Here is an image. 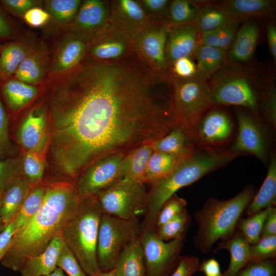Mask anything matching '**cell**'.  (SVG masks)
I'll use <instances>...</instances> for the list:
<instances>
[{
  "label": "cell",
  "instance_id": "5b68a950",
  "mask_svg": "<svg viewBox=\"0 0 276 276\" xmlns=\"http://www.w3.org/2000/svg\"><path fill=\"white\" fill-rule=\"evenodd\" d=\"M103 214L95 195L83 198L77 214L61 233L64 243L88 276H96L101 272L97 245Z\"/></svg>",
  "mask_w": 276,
  "mask_h": 276
},
{
  "label": "cell",
  "instance_id": "4316f807",
  "mask_svg": "<svg viewBox=\"0 0 276 276\" xmlns=\"http://www.w3.org/2000/svg\"><path fill=\"white\" fill-rule=\"evenodd\" d=\"M36 185L22 175L6 191L0 209L1 217L5 226L13 220L28 193Z\"/></svg>",
  "mask_w": 276,
  "mask_h": 276
},
{
  "label": "cell",
  "instance_id": "83f0119b",
  "mask_svg": "<svg viewBox=\"0 0 276 276\" xmlns=\"http://www.w3.org/2000/svg\"><path fill=\"white\" fill-rule=\"evenodd\" d=\"M192 138L183 128L177 126L164 137L151 143L153 151H160L180 157H187L194 152Z\"/></svg>",
  "mask_w": 276,
  "mask_h": 276
},
{
  "label": "cell",
  "instance_id": "c3c4849f",
  "mask_svg": "<svg viewBox=\"0 0 276 276\" xmlns=\"http://www.w3.org/2000/svg\"><path fill=\"white\" fill-rule=\"evenodd\" d=\"M57 266L62 269L68 276H87L65 243L59 255Z\"/></svg>",
  "mask_w": 276,
  "mask_h": 276
},
{
  "label": "cell",
  "instance_id": "60d3db41",
  "mask_svg": "<svg viewBox=\"0 0 276 276\" xmlns=\"http://www.w3.org/2000/svg\"><path fill=\"white\" fill-rule=\"evenodd\" d=\"M198 12V7L193 2L187 0L170 1L167 16L172 24L192 23Z\"/></svg>",
  "mask_w": 276,
  "mask_h": 276
},
{
  "label": "cell",
  "instance_id": "e7e4bbea",
  "mask_svg": "<svg viewBox=\"0 0 276 276\" xmlns=\"http://www.w3.org/2000/svg\"><path fill=\"white\" fill-rule=\"evenodd\" d=\"M2 198H0V209H1V202H2ZM5 226H6L4 225V224L2 222V220L1 217V215H0V232L5 227Z\"/></svg>",
  "mask_w": 276,
  "mask_h": 276
},
{
  "label": "cell",
  "instance_id": "816d5d0a",
  "mask_svg": "<svg viewBox=\"0 0 276 276\" xmlns=\"http://www.w3.org/2000/svg\"><path fill=\"white\" fill-rule=\"evenodd\" d=\"M263 107L264 113L268 122L273 126L276 123V93L272 84L267 86L263 98Z\"/></svg>",
  "mask_w": 276,
  "mask_h": 276
},
{
  "label": "cell",
  "instance_id": "94428289",
  "mask_svg": "<svg viewBox=\"0 0 276 276\" xmlns=\"http://www.w3.org/2000/svg\"><path fill=\"white\" fill-rule=\"evenodd\" d=\"M13 34V28L10 22L0 10V38H9Z\"/></svg>",
  "mask_w": 276,
  "mask_h": 276
},
{
  "label": "cell",
  "instance_id": "e575fe53",
  "mask_svg": "<svg viewBox=\"0 0 276 276\" xmlns=\"http://www.w3.org/2000/svg\"><path fill=\"white\" fill-rule=\"evenodd\" d=\"M31 52L22 43L6 45L0 54V77L7 79L14 75L20 63Z\"/></svg>",
  "mask_w": 276,
  "mask_h": 276
},
{
  "label": "cell",
  "instance_id": "d4e9b609",
  "mask_svg": "<svg viewBox=\"0 0 276 276\" xmlns=\"http://www.w3.org/2000/svg\"><path fill=\"white\" fill-rule=\"evenodd\" d=\"M150 144L141 145L125 155L119 181L144 183L148 163L153 152Z\"/></svg>",
  "mask_w": 276,
  "mask_h": 276
},
{
  "label": "cell",
  "instance_id": "30bf717a",
  "mask_svg": "<svg viewBox=\"0 0 276 276\" xmlns=\"http://www.w3.org/2000/svg\"><path fill=\"white\" fill-rule=\"evenodd\" d=\"M185 237L164 241L154 229H143L140 239L144 255L145 276H170L178 263Z\"/></svg>",
  "mask_w": 276,
  "mask_h": 276
},
{
  "label": "cell",
  "instance_id": "4dcf8cb0",
  "mask_svg": "<svg viewBox=\"0 0 276 276\" xmlns=\"http://www.w3.org/2000/svg\"><path fill=\"white\" fill-rule=\"evenodd\" d=\"M197 60V75L208 78L218 71L226 60V51L199 44L194 54Z\"/></svg>",
  "mask_w": 276,
  "mask_h": 276
},
{
  "label": "cell",
  "instance_id": "3957f363",
  "mask_svg": "<svg viewBox=\"0 0 276 276\" xmlns=\"http://www.w3.org/2000/svg\"><path fill=\"white\" fill-rule=\"evenodd\" d=\"M240 154L231 151H194L171 172L149 183L144 228L155 229L157 216L163 205L178 190L192 184Z\"/></svg>",
  "mask_w": 276,
  "mask_h": 276
},
{
  "label": "cell",
  "instance_id": "cb8c5ba5",
  "mask_svg": "<svg viewBox=\"0 0 276 276\" xmlns=\"http://www.w3.org/2000/svg\"><path fill=\"white\" fill-rule=\"evenodd\" d=\"M140 236L122 251L113 269L116 276H145L144 255Z\"/></svg>",
  "mask_w": 276,
  "mask_h": 276
},
{
  "label": "cell",
  "instance_id": "7a4b0ae2",
  "mask_svg": "<svg viewBox=\"0 0 276 276\" xmlns=\"http://www.w3.org/2000/svg\"><path fill=\"white\" fill-rule=\"evenodd\" d=\"M42 204L37 213L14 234L0 261L5 267L19 271L28 259L43 251L77 214L81 199L75 181L45 183Z\"/></svg>",
  "mask_w": 276,
  "mask_h": 276
},
{
  "label": "cell",
  "instance_id": "8fae6325",
  "mask_svg": "<svg viewBox=\"0 0 276 276\" xmlns=\"http://www.w3.org/2000/svg\"><path fill=\"white\" fill-rule=\"evenodd\" d=\"M125 154L110 155L85 168L75 180L80 199L94 195L120 180L122 162Z\"/></svg>",
  "mask_w": 276,
  "mask_h": 276
},
{
  "label": "cell",
  "instance_id": "7bdbcfd3",
  "mask_svg": "<svg viewBox=\"0 0 276 276\" xmlns=\"http://www.w3.org/2000/svg\"><path fill=\"white\" fill-rule=\"evenodd\" d=\"M44 169V163L40 154L27 151L22 156V175L32 184L36 185L42 182Z\"/></svg>",
  "mask_w": 276,
  "mask_h": 276
},
{
  "label": "cell",
  "instance_id": "ee69618b",
  "mask_svg": "<svg viewBox=\"0 0 276 276\" xmlns=\"http://www.w3.org/2000/svg\"><path fill=\"white\" fill-rule=\"evenodd\" d=\"M275 257L276 235L262 237L250 245L249 262L275 259Z\"/></svg>",
  "mask_w": 276,
  "mask_h": 276
},
{
  "label": "cell",
  "instance_id": "03108f58",
  "mask_svg": "<svg viewBox=\"0 0 276 276\" xmlns=\"http://www.w3.org/2000/svg\"><path fill=\"white\" fill-rule=\"evenodd\" d=\"M1 44H0V51H1Z\"/></svg>",
  "mask_w": 276,
  "mask_h": 276
},
{
  "label": "cell",
  "instance_id": "7c38bea8",
  "mask_svg": "<svg viewBox=\"0 0 276 276\" xmlns=\"http://www.w3.org/2000/svg\"><path fill=\"white\" fill-rule=\"evenodd\" d=\"M212 104L239 105L256 110L258 98L252 82L245 74L235 73L217 80L211 88Z\"/></svg>",
  "mask_w": 276,
  "mask_h": 276
},
{
  "label": "cell",
  "instance_id": "9f6ffc18",
  "mask_svg": "<svg viewBox=\"0 0 276 276\" xmlns=\"http://www.w3.org/2000/svg\"><path fill=\"white\" fill-rule=\"evenodd\" d=\"M16 231L11 222L0 232V260L7 251Z\"/></svg>",
  "mask_w": 276,
  "mask_h": 276
},
{
  "label": "cell",
  "instance_id": "2e32d148",
  "mask_svg": "<svg viewBox=\"0 0 276 276\" xmlns=\"http://www.w3.org/2000/svg\"><path fill=\"white\" fill-rule=\"evenodd\" d=\"M233 131V124L228 114L216 109L200 119L190 135L204 144L216 145L228 141Z\"/></svg>",
  "mask_w": 276,
  "mask_h": 276
},
{
  "label": "cell",
  "instance_id": "277c9868",
  "mask_svg": "<svg viewBox=\"0 0 276 276\" xmlns=\"http://www.w3.org/2000/svg\"><path fill=\"white\" fill-rule=\"evenodd\" d=\"M254 195V188L249 186L226 200L208 199L195 214L198 225L194 240L195 248L202 254H208L217 241L231 236Z\"/></svg>",
  "mask_w": 276,
  "mask_h": 276
},
{
  "label": "cell",
  "instance_id": "f546056e",
  "mask_svg": "<svg viewBox=\"0 0 276 276\" xmlns=\"http://www.w3.org/2000/svg\"><path fill=\"white\" fill-rule=\"evenodd\" d=\"M275 203L276 158L272 155L266 177L257 194L245 209V212L249 217L264 209L274 207Z\"/></svg>",
  "mask_w": 276,
  "mask_h": 276
},
{
  "label": "cell",
  "instance_id": "9c48e42d",
  "mask_svg": "<svg viewBox=\"0 0 276 276\" xmlns=\"http://www.w3.org/2000/svg\"><path fill=\"white\" fill-rule=\"evenodd\" d=\"M170 24L164 17L149 15L130 35L134 52L151 68L159 73L168 72L165 49Z\"/></svg>",
  "mask_w": 276,
  "mask_h": 276
},
{
  "label": "cell",
  "instance_id": "91938a15",
  "mask_svg": "<svg viewBox=\"0 0 276 276\" xmlns=\"http://www.w3.org/2000/svg\"><path fill=\"white\" fill-rule=\"evenodd\" d=\"M266 34L268 48L270 55L274 61H276V27L273 23H269L266 28Z\"/></svg>",
  "mask_w": 276,
  "mask_h": 276
},
{
  "label": "cell",
  "instance_id": "5bb4252c",
  "mask_svg": "<svg viewBox=\"0 0 276 276\" xmlns=\"http://www.w3.org/2000/svg\"><path fill=\"white\" fill-rule=\"evenodd\" d=\"M238 133L230 151L250 153L263 162L267 157L268 138L265 130L251 115L243 111L237 112Z\"/></svg>",
  "mask_w": 276,
  "mask_h": 276
},
{
  "label": "cell",
  "instance_id": "7dc6e473",
  "mask_svg": "<svg viewBox=\"0 0 276 276\" xmlns=\"http://www.w3.org/2000/svg\"><path fill=\"white\" fill-rule=\"evenodd\" d=\"M187 205L186 200L176 195L171 196L164 204L156 219V227L167 222L183 211Z\"/></svg>",
  "mask_w": 276,
  "mask_h": 276
},
{
  "label": "cell",
  "instance_id": "6125c7cd",
  "mask_svg": "<svg viewBox=\"0 0 276 276\" xmlns=\"http://www.w3.org/2000/svg\"><path fill=\"white\" fill-rule=\"evenodd\" d=\"M45 276H65L64 271L60 268L57 267L53 271Z\"/></svg>",
  "mask_w": 276,
  "mask_h": 276
},
{
  "label": "cell",
  "instance_id": "f35d334b",
  "mask_svg": "<svg viewBox=\"0 0 276 276\" xmlns=\"http://www.w3.org/2000/svg\"><path fill=\"white\" fill-rule=\"evenodd\" d=\"M269 208L259 211L247 218H240L237 228L250 244L257 243L261 238L264 223Z\"/></svg>",
  "mask_w": 276,
  "mask_h": 276
},
{
  "label": "cell",
  "instance_id": "d6986e66",
  "mask_svg": "<svg viewBox=\"0 0 276 276\" xmlns=\"http://www.w3.org/2000/svg\"><path fill=\"white\" fill-rule=\"evenodd\" d=\"M108 21L130 35L148 18V16L139 3L135 0L110 1Z\"/></svg>",
  "mask_w": 276,
  "mask_h": 276
},
{
  "label": "cell",
  "instance_id": "ab89813d",
  "mask_svg": "<svg viewBox=\"0 0 276 276\" xmlns=\"http://www.w3.org/2000/svg\"><path fill=\"white\" fill-rule=\"evenodd\" d=\"M22 176L21 155L0 160V198Z\"/></svg>",
  "mask_w": 276,
  "mask_h": 276
},
{
  "label": "cell",
  "instance_id": "ac0fdd59",
  "mask_svg": "<svg viewBox=\"0 0 276 276\" xmlns=\"http://www.w3.org/2000/svg\"><path fill=\"white\" fill-rule=\"evenodd\" d=\"M93 34L76 31L67 37L57 50L52 65L53 71L60 73L76 67L85 55Z\"/></svg>",
  "mask_w": 276,
  "mask_h": 276
},
{
  "label": "cell",
  "instance_id": "f5cc1de1",
  "mask_svg": "<svg viewBox=\"0 0 276 276\" xmlns=\"http://www.w3.org/2000/svg\"><path fill=\"white\" fill-rule=\"evenodd\" d=\"M139 2L148 15L159 16L167 19L170 1L140 0Z\"/></svg>",
  "mask_w": 276,
  "mask_h": 276
},
{
  "label": "cell",
  "instance_id": "4fadbf2b",
  "mask_svg": "<svg viewBox=\"0 0 276 276\" xmlns=\"http://www.w3.org/2000/svg\"><path fill=\"white\" fill-rule=\"evenodd\" d=\"M88 50L93 59L102 61L119 59L134 52L130 35L109 22L94 33Z\"/></svg>",
  "mask_w": 276,
  "mask_h": 276
},
{
  "label": "cell",
  "instance_id": "b9f144b4",
  "mask_svg": "<svg viewBox=\"0 0 276 276\" xmlns=\"http://www.w3.org/2000/svg\"><path fill=\"white\" fill-rule=\"evenodd\" d=\"M82 3L80 0H50L46 2L47 12L58 21H73Z\"/></svg>",
  "mask_w": 276,
  "mask_h": 276
},
{
  "label": "cell",
  "instance_id": "d6a6232c",
  "mask_svg": "<svg viewBox=\"0 0 276 276\" xmlns=\"http://www.w3.org/2000/svg\"><path fill=\"white\" fill-rule=\"evenodd\" d=\"M45 187V183L42 182L35 186L28 193L12 221L16 231L32 219L41 208L43 201Z\"/></svg>",
  "mask_w": 276,
  "mask_h": 276
},
{
  "label": "cell",
  "instance_id": "836d02e7",
  "mask_svg": "<svg viewBox=\"0 0 276 276\" xmlns=\"http://www.w3.org/2000/svg\"><path fill=\"white\" fill-rule=\"evenodd\" d=\"M234 20L217 6L207 5L198 8L196 18L192 22L199 33L209 32Z\"/></svg>",
  "mask_w": 276,
  "mask_h": 276
},
{
  "label": "cell",
  "instance_id": "6da1fadb",
  "mask_svg": "<svg viewBox=\"0 0 276 276\" xmlns=\"http://www.w3.org/2000/svg\"><path fill=\"white\" fill-rule=\"evenodd\" d=\"M48 104L49 158L71 178L102 158L126 154L178 126L170 76L135 52L80 63L52 88Z\"/></svg>",
  "mask_w": 276,
  "mask_h": 276
},
{
  "label": "cell",
  "instance_id": "44dd1931",
  "mask_svg": "<svg viewBox=\"0 0 276 276\" xmlns=\"http://www.w3.org/2000/svg\"><path fill=\"white\" fill-rule=\"evenodd\" d=\"M64 244L61 234L56 236L43 251L24 262L19 270L21 275L45 276L51 273L57 267V259Z\"/></svg>",
  "mask_w": 276,
  "mask_h": 276
},
{
  "label": "cell",
  "instance_id": "6f0895ef",
  "mask_svg": "<svg viewBox=\"0 0 276 276\" xmlns=\"http://www.w3.org/2000/svg\"><path fill=\"white\" fill-rule=\"evenodd\" d=\"M198 270L203 272L206 276H222L219 262L214 258L204 259L200 262Z\"/></svg>",
  "mask_w": 276,
  "mask_h": 276
},
{
  "label": "cell",
  "instance_id": "d590c367",
  "mask_svg": "<svg viewBox=\"0 0 276 276\" xmlns=\"http://www.w3.org/2000/svg\"><path fill=\"white\" fill-rule=\"evenodd\" d=\"M239 22L234 19L220 27L201 34L200 44L226 51L233 42Z\"/></svg>",
  "mask_w": 276,
  "mask_h": 276
},
{
  "label": "cell",
  "instance_id": "f1b7e54d",
  "mask_svg": "<svg viewBox=\"0 0 276 276\" xmlns=\"http://www.w3.org/2000/svg\"><path fill=\"white\" fill-rule=\"evenodd\" d=\"M1 89L7 106L13 112L25 107L35 97L38 91L36 86L16 78L7 79Z\"/></svg>",
  "mask_w": 276,
  "mask_h": 276
},
{
  "label": "cell",
  "instance_id": "bcb514c9",
  "mask_svg": "<svg viewBox=\"0 0 276 276\" xmlns=\"http://www.w3.org/2000/svg\"><path fill=\"white\" fill-rule=\"evenodd\" d=\"M234 276H276L275 260L248 262Z\"/></svg>",
  "mask_w": 276,
  "mask_h": 276
},
{
  "label": "cell",
  "instance_id": "db71d44e",
  "mask_svg": "<svg viewBox=\"0 0 276 276\" xmlns=\"http://www.w3.org/2000/svg\"><path fill=\"white\" fill-rule=\"evenodd\" d=\"M1 3L9 11L21 16L36 7V2L32 0H3Z\"/></svg>",
  "mask_w": 276,
  "mask_h": 276
},
{
  "label": "cell",
  "instance_id": "52a82bcc",
  "mask_svg": "<svg viewBox=\"0 0 276 276\" xmlns=\"http://www.w3.org/2000/svg\"><path fill=\"white\" fill-rule=\"evenodd\" d=\"M138 220L103 214L98 232L97 256L101 271L112 270L125 246L141 235Z\"/></svg>",
  "mask_w": 276,
  "mask_h": 276
},
{
  "label": "cell",
  "instance_id": "be15d7a7",
  "mask_svg": "<svg viewBox=\"0 0 276 276\" xmlns=\"http://www.w3.org/2000/svg\"><path fill=\"white\" fill-rule=\"evenodd\" d=\"M96 276H116L114 274V270H111L106 271H101Z\"/></svg>",
  "mask_w": 276,
  "mask_h": 276
},
{
  "label": "cell",
  "instance_id": "484cf974",
  "mask_svg": "<svg viewBox=\"0 0 276 276\" xmlns=\"http://www.w3.org/2000/svg\"><path fill=\"white\" fill-rule=\"evenodd\" d=\"M250 244L237 229L229 238L218 244L215 251L225 249L230 254V262L222 276H234L249 260Z\"/></svg>",
  "mask_w": 276,
  "mask_h": 276
},
{
  "label": "cell",
  "instance_id": "681fc988",
  "mask_svg": "<svg viewBox=\"0 0 276 276\" xmlns=\"http://www.w3.org/2000/svg\"><path fill=\"white\" fill-rule=\"evenodd\" d=\"M200 262L196 256H180L176 267L170 276H192L198 270Z\"/></svg>",
  "mask_w": 276,
  "mask_h": 276
},
{
  "label": "cell",
  "instance_id": "8d00e7d4",
  "mask_svg": "<svg viewBox=\"0 0 276 276\" xmlns=\"http://www.w3.org/2000/svg\"><path fill=\"white\" fill-rule=\"evenodd\" d=\"M44 74V61L39 52H31L20 63L14 76L16 79L29 84L39 82Z\"/></svg>",
  "mask_w": 276,
  "mask_h": 276
},
{
  "label": "cell",
  "instance_id": "7402d4cb",
  "mask_svg": "<svg viewBox=\"0 0 276 276\" xmlns=\"http://www.w3.org/2000/svg\"><path fill=\"white\" fill-rule=\"evenodd\" d=\"M215 5L238 21L251 17L269 16L275 9V1L271 0H229Z\"/></svg>",
  "mask_w": 276,
  "mask_h": 276
},
{
  "label": "cell",
  "instance_id": "1f68e13d",
  "mask_svg": "<svg viewBox=\"0 0 276 276\" xmlns=\"http://www.w3.org/2000/svg\"><path fill=\"white\" fill-rule=\"evenodd\" d=\"M187 157H180L160 151H153L148 163L144 183L149 184L168 174Z\"/></svg>",
  "mask_w": 276,
  "mask_h": 276
},
{
  "label": "cell",
  "instance_id": "680465c9",
  "mask_svg": "<svg viewBox=\"0 0 276 276\" xmlns=\"http://www.w3.org/2000/svg\"><path fill=\"white\" fill-rule=\"evenodd\" d=\"M274 235H276V209L271 207L264 223L261 237Z\"/></svg>",
  "mask_w": 276,
  "mask_h": 276
},
{
  "label": "cell",
  "instance_id": "74e56055",
  "mask_svg": "<svg viewBox=\"0 0 276 276\" xmlns=\"http://www.w3.org/2000/svg\"><path fill=\"white\" fill-rule=\"evenodd\" d=\"M191 221L185 209L167 222L156 227L155 232L159 238L164 241L179 239L185 236L186 230Z\"/></svg>",
  "mask_w": 276,
  "mask_h": 276
},
{
  "label": "cell",
  "instance_id": "ffe728a7",
  "mask_svg": "<svg viewBox=\"0 0 276 276\" xmlns=\"http://www.w3.org/2000/svg\"><path fill=\"white\" fill-rule=\"evenodd\" d=\"M110 9V1H83L81 3L73 21L76 31L94 33L108 21Z\"/></svg>",
  "mask_w": 276,
  "mask_h": 276
},
{
  "label": "cell",
  "instance_id": "f6af8a7d",
  "mask_svg": "<svg viewBox=\"0 0 276 276\" xmlns=\"http://www.w3.org/2000/svg\"><path fill=\"white\" fill-rule=\"evenodd\" d=\"M18 152L17 147L10 139L8 118L0 99V160L16 156Z\"/></svg>",
  "mask_w": 276,
  "mask_h": 276
},
{
  "label": "cell",
  "instance_id": "003e7915",
  "mask_svg": "<svg viewBox=\"0 0 276 276\" xmlns=\"http://www.w3.org/2000/svg\"><path fill=\"white\" fill-rule=\"evenodd\" d=\"M0 261H1V260H0Z\"/></svg>",
  "mask_w": 276,
  "mask_h": 276
},
{
  "label": "cell",
  "instance_id": "11a10c76",
  "mask_svg": "<svg viewBox=\"0 0 276 276\" xmlns=\"http://www.w3.org/2000/svg\"><path fill=\"white\" fill-rule=\"evenodd\" d=\"M26 21L33 27H40L45 24L50 14L41 8L35 7L28 11L24 15Z\"/></svg>",
  "mask_w": 276,
  "mask_h": 276
},
{
  "label": "cell",
  "instance_id": "603a6c76",
  "mask_svg": "<svg viewBox=\"0 0 276 276\" xmlns=\"http://www.w3.org/2000/svg\"><path fill=\"white\" fill-rule=\"evenodd\" d=\"M259 36L258 25L253 21L245 22L238 28L229 49V59L237 62L249 60L256 48Z\"/></svg>",
  "mask_w": 276,
  "mask_h": 276
},
{
  "label": "cell",
  "instance_id": "9a60e30c",
  "mask_svg": "<svg viewBox=\"0 0 276 276\" xmlns=\"http://www.w3.org/2000/svg\"><path fill=\"white\" fill-rule=\"evenodd\" d=\"M16 136L19 145L27 151L42 154L49 139L48 113L43 105L29 111L19 124Z\"/></svg>",
  "mask_w": 276,
  "mask_h": 276
},
{
  "label": "cell",
  "instance_id": "e0dca14e",
  "mask_svg": "<svg viewBox=\"0 0 276 276\" xmlns=\"http://www.w3.org/2000/svg\"><path fill=\"white\" fill-rule=\"evenodd\" d=\"M198 32L192 23L172 24L168 30L166 57L168 67L176 60L194 54L198 45Z\"/></svg>",
  "mask_w": 276,
  "mask_h": 276
},
{
  "label": "cell",
  "instance_id": "ba28073f",
  "mask_svg": "<svg viewBox=\"0 0 276 276\" xmlns=\"http://www.w3.org/2000/svg\"><path fill=\"white\" fill-rule=\"evenodd\" d=\"M145 185L119 181L94 195L103 214L125 220H138L146 211Z\"/></svg>",
  "mask_w": 276,
  "mask_h": 276
},
{
  "label": "cell",
  "instance_id": "8992f818",
  "mask_svg": "<svg viewBox=\"0 0 276 276\" xmlns=\"http://www.w3.org/2000/svg\"><path fill=\"white\" fill-rule=\"evenodd\" d=\"M173 105L178 126L191 131L212 104L211 87L198 75L179 78L172 75Z\"/></svg>",
  "mask_w": 276,
  "mask_h": 276
},
{
  "label": "cell",
  "instance_id": "f907efd6",
  "mask_svg": "<svg viewBox=\"0 0 276 276\" xmlns=\"http://www.w3.org/2000/svg\"><path fill=\"white\" fill-rule=\"evenodd\" d=\"M171 75L179 78H189L197 75V67L190 57H183L175 61L171 66Z\"/></svg>",
  "mask_w": 276,
  "mask_h": 276
}]
</instances>
